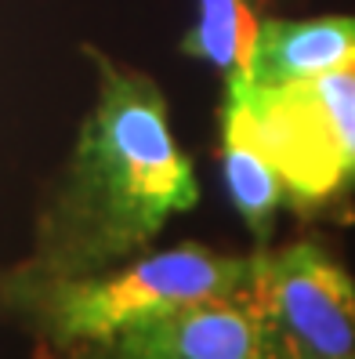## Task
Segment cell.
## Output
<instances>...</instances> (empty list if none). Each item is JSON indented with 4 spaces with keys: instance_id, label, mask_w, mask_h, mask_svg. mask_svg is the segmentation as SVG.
<instances>
[{
    "instance_id": "obj_1",
    "label": "cell",
    "mask_w": 355,
    "mask_h": 359,
    "mask_svg": "<svg viewBox=\"0 0 355 359\" xmlns=\"http://www.w3.org/2000/svg\"><path fill=\"white\" fill-rule=\"evenodd\" d=\"M98 98L33 222L26 262L58 276L113 269L145 255L174 215L193 210L200 185L171 131L153 76L95 55Z\"/></svg>"
},
{
    "instance_id": "obj_2",
    "label": "cell",
    "mask_w": 355,
    "mask_h": 359,
    "mask_svg": "<svg viewBox=\"0 0 355 359\" xmlns=\"http://www.w3.org/2000/svg\"><path fill=\"white\" fill-rule=\"evenodd\" d=\"M254 280V255L203 243L127 258L113 269L58 276L26 258L0 265V323L36 341V352L91 345L185 305L236 298Z\"/></svg>"
},
{
    "instance_id": "obj_3",
    "label": "cell",
    "mask_w": 355,
    "mask_h": 359,
    "mask_svg": "<svg viewBox=\"0 0 355 359\" xmlns=\"http://www.w3.org/2000/svg\"><path fill=\"white\" fill-rule=\"evenodd\" d=\"M221 116L254 138L301 215L355 189V66L276 88L225 76Z\"/></svg>"
},
{
    "instance_id": "obj_4",
    "label": "cell",
    "mask_w": 355,
    "mask_h": 359,
    "mask_svg": "<svg viewBox=\"0 0 355 359\" xmlns=\"http://www.w3.org/2000/svg\"><path fill=\"white\" fill-rule=\"evenodd\" d=\"M250 298L276 359H355V280L319 240L258 247Z\"/></svg>"
},
{
    "instance_id": "obj_5",
    "label": "cell",
    "mask_w": 355,
    "mask_h": 359,
    "mask_svg": "<svg viewBox=\"0 0 355 359\" xmlns=\"http://www.w3.org/2000/svg\"><path fill=\"white\" fill-rule=\"evenodd\" d=\"M36 359H276L250 287L134 323L106 341L36 352Z\"/></svg>"
},
{
    "instance_id": "obj_6",
    "label": "cell",
    "mask_w": 355,
    "mask_h": 359,
    "mask_svg": "<svg viewBox=\"0 0 355 359\" xmlns=\"http://www.w3.org/2000/svg\"><path fill=\"white\" fill-rule=\"evenodd\" d=\"M355 66V18H265L246 69L236 73L254 88H276Z\"/></svg>"
},
{
    "instance_id": "obj_7",
    "label": "cell",
    "mask_w": 355,
    "mask_h": 359,
    "mask_svg": "<svg viewBox=\"0 0 355 359\" xmlns=\"http://www.w3.org/2000/svg\"><path fill=\"white\" fill-rule=\"evenodd\" d=\"M221 171H225V185H228L236 215L254 232L258 247H268L276 215L286 203V189H283L279 171L254 145V138L225 116H221Z\"/></svg>"
},
{
    "instance_id": "obj_8",
    "label": "cell",
    "mask_w": 355,
    "mask_h": 359,
    "mask_svg": "<svg viewBox=\"0 0 355 359\" xmlns=\"http://www.w3.org/2000/svg\"><path fill=\"white\" fill-rule=\"evenodd\" d=\"M261 22L254 0H196V22L185 33L181 51L236 76L246 69Z\"/></svg>"
}]
</instances>
